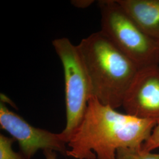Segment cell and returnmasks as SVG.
Segmentation results:
<instances>
[{
	"label": "cell",
	"instance_id": "obj_3",
	"mask_svg": "<svg viewBox=\"0 0 159 159\" xmlns=\"http://www.w3.org/2000/svg\"><path fill=\"white\" fill-rule=\"evenodd\" d=\"M101 31L139 69L159 65V41L146 34L117 0L98 2Z\"/></svg>",
	"mask_w": 159,
	"mask_h": 159
},
{
	"label": "cell",
	"instance_id": "obj_1",
	"mask_svg": "<svg viewBox=\"0 0 159 159\" xmlns=\"http://www.w3.org/2000/svg\"><path fill=\"white\" fill-rule=\"evenodd\" d=\"M158 123L120 113L91 97L83 119L67 143V156L77 159H115L120 148L142 146Z\"/></svg>",
	"mask_w": 159,
	"mask_h": 159
},
{
	"label": "cell",
	"instance_id": "obj_12",
	"mask_svg": "<svg viewBox=\"0 0 159 159\" xmlns=\"http://www.w3.org/2000/svg\"><path fill=\"white\" fill-rule=\"evenodd\" d=\"M46 159H57V154L54 151L51 150H46L43 151Z\"/></svg>",
	"mask_w": 159,
	"mask_h": 159
},
{
	"label": "cell",
	"instance_id": "obj_8",
	"mask_svg": "<svg viewBox=\"0 0 159 159\" xmlns=\"http://www.w3.org/2000/svg\"><path fill=\"white\" fill-rule=\"evenodd\" d=\"M115 159H159V154L146 151L142 146L123 148L117 150Z\"/></svg>",
	"mask_w": 159,
	"mask_h": 159
},
{
	"label": "cell",
	"instance_id": "obj_6",
	"mask_svg": "<svg viewBox=\"0 0 159 159\" xmlns=\"http://www.w3.org/2000/svg\"><path fill=\"white\" fill-rule=\"evenodd\" d=\"M122 107L127 114L159 123V65L139 70Z\"/></svg>",
	"mask_w": 159,
	"mask_h": 159
},
{
	"label": "cell",
	"instance_id": "obj_4",
	"mask_svg": "<svg viewBox=\"0 0 159 159\" xmlns=\"http://www.w3.org/2000/svg\"><path fill=\"white\" fill-rule=\"evenodd\" d=\"M52 44L63 66L67 121L60 134L68 143L85 114L90 87L77 45L66 37L52 40Z\"/></svg>",
	"mask_w": 159,
	"mask_h": 159
},
{
	"label": "cell",
	"instance_id": "obj_9",
	"mask_svg": "<svg viewBox=\"0 0 159 159\" xmlns=\"http://www.w3.org/2000/svg\"><path fill=\"white\" fill-rule=\"evenodd\" d=\"M13 138L0 134V159H24L23 155L17 153L12 149Z\"/></svg>",
	"mask_w": 159,
	"mask_h": 159
},
{
	"label": "cell",
	"instance_id": "obj_2",
	"mask_svg": "<svg viewBox=\"0 0 159 159\" xmlns=\"http://www.w3.org/2000/svg\"><path fill=\"white\" fill-rule=\"evenodd\" d=\"M89 81L91 97L112 108L122 106L139 68L101 31L77 45Z\"/></svg>",
	"mask_w": 159,
	"mask_h": 159
},
{
	"label": "cell",
	"instance_id": "obj_7",
	"mask_svg": "<svg viewBox=\"0 0 159 159\" xmlns=\"http://www.w3.org/2000/svg\"><path fill=\"white\" fill-rule=\"evenodd\" d=\"M143 31L159 41V0H117Z\"/></svg>",
	"mask_w": 159,
	"mask_h": 159
},
{
	"label": "cell",
	"instance_id": "obj_11",
	"mask_svg": "<svg viewBox=\"0 0 159 159\" xmlns=\"http://www.w3.org/2000/svg\"><path fill=\"white\" fill-rule=\"evenodd\" d=\"M72 4L79 8H87L90 6L94 2V1L91 0H74L71 1Z\"/></svg>",
	"mask_w": 159,
	"mask_h": 159
},
{
	"label": "cell",
	"instance_id": "obj_5",
	"mask_svg": "<svg viewBox=\"0 0 159 159\" xmlns=\"http://www.w3.org/2000/svg\"><path fill=\"white\" fill-rule=\"evenodd\" d=\"M0 125L18 142L25 159L32 158L40 150H51L67 156V143L60 133H54L30 125L2 102H0Z\"/></svg>",
	"mask_w": 159,
	"mask_h": 159
},
{
	"label": "cell",
	"instance_id": "obj_10",
	"mask_svg": "<svg viewBox=\"0 0 159 159\" xmlns=\"http://www.w3.org/2000/svg\"><path fill=\"white\" fill-rule=\"evenodd\" d=\"M142 148L148 152H152L159 148V123L154 127L150 136L144 143Z\"/></svg>",
	"mask_w": 159,
	"mask_h": 159
}]
</instances>
